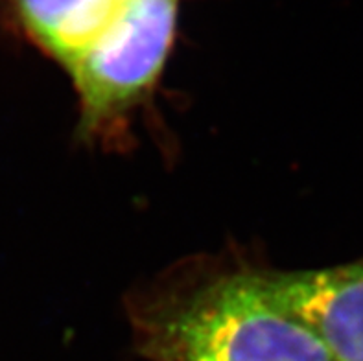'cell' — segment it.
Returning <instances> with one entry per match:
<instances>
[{
    "label": "cell",
    "instance_id": "1",
    "mask_svg": "<svg viewBox=\"0 0 363 361\" xmlns=\"http://www.w3.org/2000/svg\"><path fill=\"white\" fill-rule=\"evenodd\" d=\"M147 361H334L321 339L272 297L262 270L192 273L131 301Z\"/></svg>",
    "mask_w": 363,
    "mask_h": 361
},
{
    "label": "cell",
    "instance_id": "2",
    "mask_svg": "<svg viewBox=\"0 0 363 361\" xmlns=\"http://www.w3.org/2000/svg\"><path fill=\"white\" fill-rule=\"evenodd\" d=\"M177 13L179 0H128L69 65L83 138L113 128L153 91L174 45Z\"/></svg>",
    "mask_w": 363,
    "mask_h": 361
},
{
    "label": "cell",
    "instance_id": "3",
    "mask_svg": "<svg viewBox=\"0 0 363 361\" xmlns=\"http://www.w3.org/2000/svg\"><path fill=\"white\" fill-rule=\"evenodd\" d=\"M286 311L321 339L334 361H363V258L306 271H262Z\"/></svg>",
    "mask_w": 363,
    "mask_h": 361
},
{
    "label": "cell",
    "instance_id": "4",
    "mask_svg": "<svg viewBox=\"0 0 363 361\" xmlns=\"http://www.w3.org/2000/svg\"><path fill=\"white\" fill-rule=\"evenodd\" d=\"M124 4L118 0H8L9 13L24 35L65 69L96 41Z\"/></svg>",
    "mask_w": 363,
    "mask_h": 361
},
{
    "label": "cell",
    "instance_id": "5",
    "mask_svg": "<svg viewBox=\"0 0 363 361\" xmlns=\"http://www.w3.org/2000/svg\"><path fill=\"white\" fill-rule=\"evenodd\" d=\"M118 2H128V0H118Z\"/></svg>",
    "mask_w": 363,
    "mask_h": 361
}]
</instances>
